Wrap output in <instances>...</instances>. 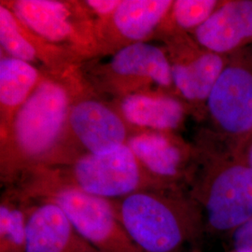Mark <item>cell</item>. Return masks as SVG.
I'll return each instance as SVG.
<instances>
[{
    "mask_svg": "<svg viewBox=\"0 0 252 252\" xmlns=\"http://www.w3.org/2000/svg\"><path fill=\"white\" fill-rule=\"evenodd\" d=\"M109 201L121 224L142 252H180L206 229L195 201L180 196L171 187L140 189Z\"/></svg>",
    "mask_w": 252,
    "mask_h": 252,
    "instance_id": "cell-1",
    "label": "cell"
},
{
    "mask_svg": "<svg viewBox=\"0 0 252 252\" xmlns=\"http://www.w3.org/2000/svg\"><path fill=\"white\" fill-rule=\"evenodd\" d=\"M205 228L234 231L252 217V169L239 154L226 153L213 163L194 191Z\"/></svg>",
    "mask_w": 252,
    "mask_h": 252,
    "instance_id": "cell-2",
    "label": "cell"
},
{
    "mask_svg": "<svg viewBox=\"0 0 252 252\" xmlns=\"http://www.w3.org/2000/svg\"><path fill=\"white\" fill-rule=\"evenodd\" d=\"M42 183L72 187L108 200L140 189L168 187L145 169L126 144L108 153H89L59 177H49Z\"/></svg>",
    "mask_w": 252,
    "mask_h": 252,
    "instance_id": "cell-3",
    "label": "cell"
},
{
    "mask_svg": "<svg viewBox=\"0 0 252 252\" xmlns=\"http://www.w3.org/2000/svg\"><path fill=\"white\" fill-rule=\"evenodd\" d=\"M30 196L58 205L81 237L98 252H142L126 233L108 199L48 183H41Z\"/></svg>",
    "mask_w": 252,
    "mask_h": 252,
    "instance_id": "cell-4",
    "label": "cell"
},
{
    "mask_svg": "<svg viewBox=\"0 0 252 252\" xmlns=\"http://www.w3.org/2000/svg\"><path fill=\"white\" fill-rule=\"evenodd\" d=\"M207 107L214 125L228 141V151L241 155L252 138V54L242 50L229 55Z\"/></svg>",
    "mask_w": 252,
    "mask_h": 252,
    "instance_id": "cell-5",
    "label": "cell"
},
{
    "mask_svg": "<svg viewBox=\"0 0 252 252\" xmlns=\"http://www.w3.org/2000/svg\"><path fill=\"white\" fill-rule=\"evenodd\" d=\"M68 113V97L63 87L43 81L18 108L14 135L19 149L27 157L47 153L60 135Z\"/></svg>",
    "mask_w": 252,
    "mask_h": 252,
    "instance_id": "cell-6",
    "label": "cell"
},
{
    "mask_svg": "<svg viewBox=\"0 0 252 252\" xmlns=\"http://www.w3.org/2000/svg\"><path fill=\"white\" fill-rule=\"evenodd\" d=\"M39 199L27 208L25 252H98L81 237L61 207Z\"/></svg>",
    "mask_w": 252,
    "mask_h": 252,
    "instance_id": "cell-7",
    "label": "cell"
},
{
    "mask_svg": "<svg viewBox=\"0 0 252 252\" xmlns=\"http://www.w3.org/2000/svg\"><path fill=\"white\" fill-rule=\"evenodd\" d=\"M194 36L204 50L220 55L246 49L252 43V0L222 1Z\"/></svg>",
    "mask_w": 252,
    "mask_h": 252,
    "instance_id": "cell-8",
    "label": "cell"
},
{
    "mask_svg": "<svg viewBox=\"0 0 252 252\" xmlns=\"http://www.w3.org/2000/svg\"><path fill=\"white\" fill-rule=\"evenodd\" d=\"M69 123L81 144L92 154L108 153L125 145V124L97 101L85 100L75 105L69 113Z\"/></svg>",
    "mask_w": 252,
    "mask_h": 252,
    "instance_id": "cell-9",
    "label": "cell"
},
{
    "mask_svg": "<svg viewBox=\"0 0 252 252\" xmlns=\"http://www.w3.org/2000/svg\"><path fill=\"white\" fill-rule=\"evenodd\" d=\"M127 146L147 171L163 185L171 187L181 176L185 156L180 147L160 134H142L129 139Z\"/></svg>",
    "mask_w": 252,
    "mask_h": 252,
    "instance_id": "cell-10",
    "label": "cell"
},
{
    "mask_svg": "<svg viewBox=\"0 0 252 252\" xmlns=\"http://www.w3.org/2000/svg\"><path fill=\"white\" fill-rule=\"evenodd\" d=\"M229 56L205 50L192 59L172 64L173 82L181 95L191 102H207Z\"/></svg>",
    "mask_w": 252,
    "mask_h": 252,
    "instance_id": "cell-11",
    "label": "cell"
},
{
    "mask_svg": "<svg viewBox=\"0 0 252 252\" xmlns=\"http://www.w3.org/2000/svg\"><path fill=\"white\" fill-rule=\"evenodd\" d=\"M20 23L53 42L64 41L73 35L71 13L67 7L52 0H20L13 4Z\"/></svg>",
    "mask_w": 252,
    "mask_h": 252,
    "instance_id": "cell-12",
    "label": "cell"
},
{
    "mask_svg": "<svg viewBox=\"0 0 252 252\" xmlns=\"http://www.w3.org/2000/svg\"><path fill=\"white\" fill-rule=\"evenodd\" d=\"M110 66L119 75L149 79L162 87L174 84L168 58L161 49L149 43L135 42L124 47L113 55Z\"/></svg>",
    "mask_w": 252,
    "mask_h": 252,
    "instance_id": "cell-13",
    "label": "cell"
},
{
    "mask_svg": "<svg viewBox=\"0 0 252 252\" xmlns=\"http://www.w3.org/2000/svg\"><path fill=\"white\" fill-rule=\"evenodd\" d=\"M122 111L129 123L157 130L177 128L184 116V109L178 100L142 94L126 97L122 102Z\"/></svg>",
    "mask_w": 252,
    "mask_h": 252,
    "instance_id": "cell-14",
    "label": "cell"
},
{
    "mask_svg": "<svg viewBox=\"0 0 252 252\" xmlns=\"http://www.w3.org/2000/svg\"><path fill=\"white\" fill-rule=\"evenodd\" d=\"M173 1L126 0L121 1L112 15L118 31L132 40H142L149 36L171 10Z\"/></svg>",
    "mask_w": 252,
    "mask_h": 252,
    "instance_id": "cell-15",
    "label": "cell"
},
{
    "mask_svg": "<svg viewBox=\"0 0 252 252\" xmlns=\"http://www.w3.org/2000/svg\"><path fill=\"white\" fill-rule=\"evenodd\" d=\"M38 73L30 63L13 57L0 61V101L2 107L20 108L39 84Z\"/></svg>",
    "mask_w": 252,
    "mask_h": 252,
    "instance_id": "cell-16",
    "label": "cell"
},
{
    "mask_svg": "<svg viewBox=\"0 0 252 252\" xmlns=\"http://www.w3.org/2000/svg\"><path fill=\"white\" fill-rule=\"evenodd\" d=\"M27 208L25 197L5 196L0 205V252H25Z\"/></svg>",
    "mask_w": 252,
    "mask_h": 252,
    "instance_id": "cell-17",
    "label": "cell"
},
{
    "mask_svg": "<svg viewBox=\"0 0 252 252\" xmlns=\"http://www.w3.org/2000/svg\"><path fill=\"white\" fill-rule=\"evenodd\" d=\"M0 42L10 57L27 63L36 59V48L23 33L19 20L7 7H0Z\"/></svg>",
    "mask_w": 252,
    "mask_h": 252,
    "instance_id": "cell-18",
    "label": "cell"
},
{
    "mask_svg": "<svg viewBox=\"0 0 252 252\" xmlns=\"http://www.w3.org/2000/svg\"><path fill=\"white\" fill-rule=\"evenodd\" d=\"M220 1L215 0H178L172 6V15L178 27L182 29H196L216 10Z\"/></svg>",
    "mask_w": 252,
    "mask_h": 252,
    "instance_id": "cell-19",
    "label": "cell"
},
{
    "mask_svg": "<svg viewBox=\"0 0 252 252\" xmlns=\"http://www.w3.org/2000/svg\"><path fill=\"white\" fill-rule=\"evenodd\" d=\"M235 252H252V217L233 231Z\"/></svg>",
    "mask_w": 252,
    "mask_h": 252,
    "instance_id": "cell-20",
    "label": "cell"
},
{
    "mask_svg": "<svg viewBox=\"0 0 252 252\" xmlns=\"http://www.w3.org/2000/svg\"><path fill=\"white\" fill-rule=\"evenodd\" d=\"M85 4L90 7L91 9L99 14L108 15V14H114V12L118 9L119 5L121 4V1L115 0H91L86 1Z\"/></svg>",
    "mask_w": 252,
    "mask_h": 252,
    "instance_id": "cell-21",
    "label": "cell"
},
{
    "mask_svg": "<svg viewBox=\"0 0 252 252\" xmlns=\"http://www.w3.org/2000/svg\"><path fill=\"white\" fill-rule=\"evenodd\" d=\"M241 157L252 169V138L244 149L243 152L241 153Z\"/></svg>",
    "mask_w": 252,
    "mask_h": 252,
    "instance_id": "cell-22",
    "label": "cell"
},
{
    "mask_svg": "<svg viewBox=\"0 0 252 252\" xmlns=\"http://www.w3.org/2000/svg\"><path fill=\"white\" fill-rule=\"evenodd\" d=\"M193 252H198V251H193Z\"/></svg>",
    "mask_w": 252,
    "mask_h": 252,
    "instance_id": "cell-23",
    "label": "cell"
},
{
    "mask_svg": "<svg viewBox=\"0 0 252 252\" xmlns=\"http://www.w3.org/2000/svg\"></svg>",
    "mask_w": 252,
    "mask_h": 252,
    "instance_id": "cell-24",
    "label": "cell"
}]
</instances>
